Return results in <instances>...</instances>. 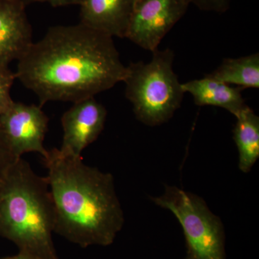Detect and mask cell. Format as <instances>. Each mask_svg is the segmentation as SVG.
<instances>
[{"instance_id":"6da1fadb","label":"cell","mask_w":259,"mask_h":259,"mask_svg":"<svg viewBox=\"0 0 259 259\" xmlns=\"http://www.w3.org/2000/svg\"><path fill=\"white\" fill-rule=\"evenodd\" d=\"M113 37L79 23L51 27L17 61V79L49 102L95 97L123 81L126 66Z\"/></svg>"},{"instance_id":"7a4b0ae2","label":"cell","mask_w":259,"mask_h":259,"mask_svg":"<svg viewBox=\"0 0 259 259\" xmlns=\"http://www.w3.org/2000/svg\"><path fill=\"white\" fill-rule=\"evenodd\" d=\"M44 161L55 214L54 233L82 248L112 244L125 220L111 174L56 148Z\"/></svg>"},{"instance_id":"3957f363","label":"cell","mask_w":259,"mask_h":259,"mask_svg":"<svg viewBox=\"0 0 259 259\" xmlns=\"http://www.w3.org/2000/svg\"><path fill=\"white\" fill-rule=\"evenodd\" d=\"M54 221L47 178L19 158L0 182V236L35 258L59 259L52 239Z\"/></svg>"},{"instance_id":"277c9868","label":"cell","mask_w":259,"mask_h":259,"mask_svg":"<svg viewBox=\"0 0 259 259\" xmlns=\"http://www.w3.org/2000/svg\"><path fill=\"white\" fill-rule=\"evenodd\" d=\"M151 60L131 63L126 66L123 82L126 98L136 118L148 126L167 122L181 107L185 92L174 72V51L156 49Z\"/></svg>"},{"instance_id":"5b68a950","label":"cell","mask_w":259,"mask_h":259,"mask_svg":"<svg viewBox=\"0 0 259 259\" xmlns=\"http://www.w3.org/2000/svg\"><path fill=\"white\" fill-rule=\"evenodd\" d=\"M155 204L169 209L183 228L188 259H226L222 221L205 202L195 194L166 186L161 197H151Z\"/></svg>"},{"instance_id":"8992f818","label":"cell","mask_w":259,"mask_h":259,"mask_svg":"<svg viewBox=\"0 0 259 259\" xmlns=\"http://www.w3.org/2000/svg\"><path fill=\"white\" fill-rule=\"evenodd\" d=\"M190 5L189 0H136L125 38L153 52Z\"/></svg>"},{"instance_id":"52a82bcc","label":"cell","mask_w":259,"mask_h":259,"mask_svg":"<svg viewBox=\"0 0 259 259\" xmlns=\"http://www.w3.org/2000/svg\"><path fill=\"white\" fill-rule=\"evenodd\" d=\"M42 107L13 102L0 115V129L15 157L24 153H38L45 158L49 150L44 147V139L49 127V118Z\"/></svg>"},{"instance_id":"ba28073f","label":"cell","mask_w":259,"mask_h":259,"mask_svg":"<svg viewBox=\"0 0 259 259\" xmlns=\"http://www.w3.org/2000/svg\"><path fill=\"white\" fill-rule=\"evenodd\" d=\"M107 110L95 97L74 102L61 117L63 154L81 157V153L101 134L107 118Z\"/></svg>"},{"instance_id":"9c48e42d","label":"cell","mask_w":259,"mask_h":259,"mask_svg":"<svg viewBox=\"0 0 259 259\" xmlns=\"http://www.w3.org/2000/svg\"><path fill=\"white\" fill-rule=\"evenodd\" d=\"M25 7L21 0H0V67H9L33 42Z\"/></svg>"},{"instance_id":"30bf717a","label":"cell","mask_w":259,"mask_h":259,"mask_svg":"<svg viewBox=\"0 0 259 259\" xmlns=\"http://www.w3.org/2000/svg\"><path fill=\"white\" fill-rule=\"evenodd\" d=\"M136 0H84L80 23L112 37H125Z\"/></svg>"},{"instance_id":"8fae6325","label":"cell","mask_w":259,"mask_h":259,"mask_svg":"<svg viewBox=\"0 0 259 259\" xmlns=\"http://www.w3.org/2000/svg\"><path fill=\"white\" fill-rule=\"evenodd\" d=\"M182 90L190 93L198 106L222 107L237 117L248 106L242 96L243 90L218 81L206 74L204 78L182 83Z\"/></svg>"},{"instance_id":"7c38bea8","label":"cell","mask_w":259,"mask_h":259,"mask_svg":"<svg viewBox=\"0 0 259 259\" xmlns=\"http://www.w3.org/2000/svg\"><path fill=\"white\" fill-rule=\"evenodd\" d=\"M236 117L233 139L239 153L238 166L248 173L259 157V117L248 106Z\"/></svg>"},{"instance_id":"4fadbf2b","label":"cell","mask_w":259,"mask_h":259,"mask_svg":"<svg viewBox=\"0 0 259 259\" xmlns=\"http://www.w3.org/2000/svg\"><path fill=\"white\" fill-rule=\"evenodd\" d=\"M213 79L242 90L259 88V54L223 59L217 69L207 74Z\"/></svg>"},{"instance_id":"5bb4252c","label":"cell","mask_w":259,"mask_h":259,"mask_svg":"<svg viewBox=\"0 0 259 259\" xmlns=\"http://www.w3.org/2000/svg\"><path fill=\"white\" fill-rule=\"evenodd\" d=\"M16 79L15 73L9 67H0V115L6 112L14 102L10 91Z\"/></svg>"},{"instance_id":"9a60e30c","label":"cell","mask_w":259,"mask_h":259,"mask_svg":"<svg viewBox=\"0 0 259 259\" xmlns=\"http://www.w3.org/2000/svg\"><path fill=\"white\" fill-rule=\"evenodd\" d=\"M18 159L12 152L0 129V178L4 176Z\"/></svg>"},{"instance_id":"2e32d148","label":"cell","mask_w":259,"mask_h":259,"mask_svg":"<svg viewBox=\"0 0 259 259\" xmlns=\"http://www.w3.org/2000/svg\"><path fill=\"white\" fill-rule=\"evenodd\" d=\"M190 4H194L203 11L215 12L223 13L228 11L231 0H189Z\"/></svg>"},{"instance_id":"e0dca14e","label":"cell","mask_w":259,"mask_h":259,"mask_svg":"<svg viewBox=\"0 0 259 259\" xmlns=\"http://www.w3.org/2000/svg\"><path fill=\"white\" fill-rule=\"evenodd\" d=\"M84 0H23L25 5L34 3H49L53 7L68 6V5H81Z\"/></svg>"},{"instance_id":"ac0fdd59","label":"cell","mask_w":259,"mask_h":259,"mask_svg":"<svg viewBox=\"0 0 259 259\" xmlns=\"http://www.w3.org/2000/svg\"><path fill=\"white\" fill-rule=\"evenodd\" d=\"M0 259H37L32 255L27 254V253H23V252L19 251L18 254L13 255V256L5 257Z\"/></svg>"},{"instance_id":"d6986e66","label":"cell","mask_w":259,"mask_h":259,"mask_svg":"<svg viewBox=\"0 0 259 259\" xmlns=\"http://www.w3.org/2000/svg\"><path fill=\"white\" fill-rule=\"evenodd\" d=\"M3 177H4V176H3ZM3 177H2V178H3ZM2 178H0V182H1Z\"/></svg>"},{"instance_id":"ffe728a7","label":"cell","mask_w":259,"mask_h":259,"mask_svg":"<svg viewBox=\"0 0 259 259\" xmlns=\"http://www.w3.org/2000/svg\"><path fill=\"white\" fill-rule=\"evenodd\" d=\"M185 259H188V258H187H187H186Z\"/></svg>"},{"instance_id":"44dd1931","label":"cell","mask_w":259,"mask_h":259,"mask_svg":"<svg viewBox=\"0 0 259 259\" xmlns=\"http://www.w3.org/2000/svg\"><path fill=\"white\" fill-rule=\"evenodd\" d=\"M21 1H23V0H21Z\"/></svg>"}]
</instances>
